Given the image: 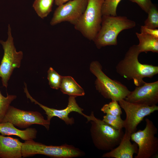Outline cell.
Segmentation results:
<instances>
[{
    "mask_svg": "<svg viewBox=\"0 0 158 158\" xmlns=\"http://www.w3.org/2000/svg\"><path fill=\"white\" fill-rule=\"evenodd\" d=\"M140 53L137 45H132L116 67L118 74L128 80H133L136 86L145 83L144 78H152L158 73L157 66L142 64L139 61L138 57Z\"/></svg>",
    "mask_w": 158,
    "mask_h": 158,
    "instance_id": "6da1fadb",
    "label": "cell"
},
{
    "mask_svg": "<svg viewBox=\"0 0 158 158\" xmlns=\"http://www.w3.org/2000/svg\"><path fill=\"white\" fill-rule=\"evenodd\" d=\"M84 117L90 122L91 136L93 143L98 149L110 151L120 143L123 135L122 130L116 129L102 120L96 117L92 111Z\"/></svg>",
    "mask_w": 158,
    "mask_h": 158,
    "instance_id": "7a4b0ae2",
    "label": "cell"
},
{
    "mask_svg": "<svg viewBox=\"0 0 158 158\" xmlns=\"http://www.w3.org/2000/svg\"><path fill=\"white\" fill-rule=\"evenodd\" d=\"M136 22L121 16H102L101 27L93 41L98 49L117 44V37L123 30L132 28Z\"/></svg>",
    "mask_w": 158,
    "mask_h": 158,
    "instance_id": "3957f363",
    "label": "cell"
},
{
    "mask_svg": "<svg viewBox=\"0 0 158 158\" xmlns=\"http://www.w3.org/2000/svg\"><path fill=\"white\" fill-rule=\"evenodd\" d=\"M90 69L96 77L95 82L96 90L105 98L117 101L125 99L130 91L121 82L111 79L102 71L99 61H95L90 63Z\"/></svg>",
    "mask_w": 158,
    "mask_h": 158,
    "instance_id": "277c9868",
    "label": "cell"
},
{
    "mask_svg": "<svg viewBox=\"0 0 158 158\" xmlns=\"http://www.w3.org/2000/svg\"><path fill=\"white\" fill-rule=\"evenodd\" d=\"M22 154L23 157L42 154L53 158H71L81 157L85 154L72 145L64 144L59 146L47 145L31 140L23 143Z\"/></svg>",
    "mask_w": 158,
    "mask_h": 158,
    "instance_id": "5b68a950",
    "label": "cell"
},
{
    "mask_svg": "<svg viewBox=\"0 0 158 158\" xmlns=\"http://www.w3.org/2000/svg\"><path fill=\"white\" fill-rule=\"evenodd\" d=\"M104 0H87L85 10L74 25L76 30L90 40H94L101 28Z\"/></svg>",
    "mask_w": 158,
    "mask_h": 158,
    "instance_id": "8992f818",
    "label": "cell"
},
{
    "mask_svg": "<svg viewBox=\"0 0 158 158\" xmlns=\"http://www.w3.org/2000/svg\"><path fill=\"white\" fill-rule=\"evenodd\" d=\"M146 126L130 135V140L138 145V150L135 158H150L155 157L158 151V139L155 136L157 129L153 122L148 118L145 120Z\"/></svg>",
    "mask_w": 158,
    "mask_h": 158,
    "instance_id": "52a82bcc",
    "label": "cell"
},
{
    "mask_svg": "<svg viewBox=\"0 0 158 158\" xmlns=\"http://www.w3.org/2000/svg\"><path fill=\"white\" fill-rule=\"evenodd\" d=\"M8 38L6 41L0 40L4 51V55L0 65V77L3 86L6 88L14 69L19 68L23 59V53L17 51L15 47L11 26L8 24Z\"/></svg>",
    "mask_w": 158,
    "mask_h": 158,
    "instance_id": "ba28073f",
    "label": "cell"
},
{
    "mask_svg": "<svg viewBox=\"0 0 158 158\" xmlns=\"http://www.w3.org/2000/svg\"><path fill=\"white\" fill-rule=\"evenodd\" d=\"M118 102L126 114L124 128L125 131L130 135L136 132L138 126L145 116L158 110L157 105L149 106L137 104L130 102L125 99H121Z\"/></svg>",
    "mask_w": 158,
    "mask_h": 158,
    "instance_id": "9c48e42d",
    "label": "cell"
},
{
    "mask_svg": "<svg viewBox=\"0 0 158 158\" xmlns=\"http://www.w3.org/2000/svg\"><path fill=\"white\" fill-rule=\"evenodd\" d=\"M9 122L21 128H26L33 124L42 125L49 130L50 121L45 119L37 111H25L10 106L2 122Z\"/></svg>",
    "mask_w": 158,
    "mask_h": 158,
    "instance_id": "30bf717a",
    "label": "cell"
},
{
    "mask_svg": "<svg viewBox=\"0 0 158 158\" xmlns=\"http://www.w3.org/2000/svg\"><path fill=\"white\" fill-rule=\"evenodd\" d=\"M87 3V0H71L58 6L50 22V25L68 22L74 25L85 10Z\"/></svg>",
    "mask_w": 158,
    "mask_h": 158,
    "instance_id": "8fae6325",
    "label": "cell"
},
{
    "mask_svg": "<svg viewBox=\"0 0 158 158\" xmlns=\"http://www.w3.org/2000/svg\"><path fill=\"white\" fill-rule=\"evenodd\" d=\"M27 88L26 87H25L24 91L27 98L32 102L38 104L44 110L47 115V119L50 121L53 117L56 116L63 120L67 125H72L74 123V119L73 118L69 117L70 113L75 111L84 116L85 115L83 112V109L77 103L75 99L76 97L69 96L67 107L63 109H57L48 107L39 102L30 95Z\"/></svg>",
    "mask_w": 158,
    "mask_h": 158,
    "instance_id": "7c38bea8",
    "label": "cell"
},
{
    "mask_svg": "<svg viewBox=\"0 0 158 158\" xmlns=\"http://www.w3.org/2000/svg\"><path fill=\"white\" fill-rule=\"evenodd\" d=\"M125 99L130 103L149 106L157 105L158 102V81L145 82L142 85L136 86Z\"/></svg>",
    "mask_w": 158,
    "mask_h": 158,
    "instance_id": "4fadbf2b",
    "label": "cell"
},
{
    "mask_svg": "<svg viewBox=\"0 0 158 158\" xmlns=\"http://www.w3.org/2000/svg\"><path fill=\"white\" fill-rule=\"evenodd\" d=\"M130 134L125 131L117 147L109 152L103 154L102 157L114 158H133L134 154H137V145L130 141Z\"/></svg>",
    "mask_w": 158,
    "mask_h": 158,
    "instance_id": "5bb4252c",
    "label": "cell"
},
{
    "mask_svg": "<svg viewBox=\"0 0 158 158\" xmlns=\"http://www.w3.org/2000/svg\"><path fill=\"white\" fill-rule=\"evenodd\" d=\"M23 144L18 139L0 135V158H22Z\"/></svg>",
    "mask_w": 158,
    "mask_h": 158,
    "instance_id": "9a60e30c",
    "label": "cell"
},
{
    "mask_svg": "<svg viewBox=\"0 0 158 158\" xmlns=\"http://www.w3.org/2000/svg\"><path fill=\"white\" fill-rule=\"evenodd\" d=\"M0 133L4 136H16L25 141H27L36 138L37 131L35 128H32L20 130L16 128L10 122H1L0 123Z\"/></svg>",
    "mask_w": 158,
    "mask_h": 158,
    "instance_id": "2e32d148",
    "label": "cell"
},
{
    "mask_svg": "<svg viewBox=\"0 0 158 158\" xmlns=\"http://www.w3.org/2000/svg\"><path fill=\"white\" fill-rule=\"evenodd\" d=\"M62 92L69 96H83L85 92L83 89L71 76H62L60 86Z\"/></svg>",
    "mask_w": 158,
    "mask_h": 158,
    "instance_id": "e0dca14e",
    "label": "cell"
},
{
    "mask_svg": "<svg viewBox=\"0 0 158 158\" xmlns=\"http://www.w3.org/2000/svg\"><path fill=\"white\" fill-rule=\"evenodd\" d=\"M135 34L139 40L137 46L140 53L150 51L158 53V39L147 34L138 32Z\"/></svg>",
    "mask_w": 158,
    "mask_h": 158,
    "instance_id": "ac0fdd59",
    "label": "cell"
},
{
    "mask_svg": "<svg viewBox=\"0 0 158 158\" xmlns=\"http://www.w3.org/2000/svg\"><path fill=\"white\" fill-rule=\"evenodd\" d=\"M54 0H35L32 7L38 16L43 19L52 11Z\"/></svg>",
    "mask_w": 158,
    "mask_h": 158,
    "instance_id": "d6986e66",
    "label": "cell"
},
{
    "mask_svg": "<svg viewBox=\"0 0 158 158\" xmlns=\"http://www.w3.org/2000/svg\"><path fill=\"white\" fill-rule=\"evenodd\" d=\"M147 13L148 17L144 22V26L152 29L158 28V10L157 6L152 4Z\"/></svg>",
    "mask_w": 158,
    "mask_h": 158,
    "instance_id": "ffe728a7",
    "label": "cell"
},
{
    "mask_svg": "<svg viewBox=\"0 0 158 158\" xmlns=\"http://www.w3.org/2000/svg\"><path fill=\"white\" fill-rule=\"evenodd\" d=\"M121 0H104L102 9V16H117V7Z\"/></svg>",
    "mask_w": 158,
    "mask_h": 158,
    "instance_id": "44dd1931",
    "label": "cell"
},
{
    "mask_svg": "<svg viewBox=\"0 0 158 158\" xmlns=\"http://www.w3.org/2000/svg\"><path fill=\"white\" fill-rule=\"evenodd\" d=\"M15 95H8L5 97L0 91V123L2 122L12 102L16 98Z\"/></svg>",
    "mask_w": 158,
    "mask_h": 158,
    "instance_id": "7402d4cb",
    "label": "cell"
},
{
    "mask_svg": "<svg viewBox=\"0 0 158 158\" xmlns=\"http://www.w3.org/2000/svg\"><path fill=\"white\" fill-rule=\"evenodd\" d=\"M104 113L114 116H121L122 114L121 107L118 102L111 100L109 103L104 104L101 109Z\"/></svg>",
    "mask_w": 158,
    "mask_h": 158,
    "instance_id": "603a6c76",
    "label": "cell"
},
{
    "mask_svg": "<svg viewBox=\"0 0 158 158\" xmlns=\"http://www.w3.org/2000/svg\"><path fill=\"white\" fill-rule=\"evenodd\" d=\"M102 120L116 129L122 130L124 128V121L121 119V116L106 114L103 116Z\"/></svg>",
    "mask_w": 158,
    "mask_h": 158,
    "instance_id": "cb8c5ba5",
    "label": "cell"
},
{
    "mask_svg": "<svg viewBox=\"0 0 158 158\" xmlns=\"http://www.w3.org/2000/svg\"><path fill=\"white\" fill-rule=\"evenodd\" d=\"M47 73V79L50 87L53 89H58L60 88L62 76L51 67L49 69Z\"/></svg>",
    "mask_w": 158,
    "mask_h": 158,
    "instance_id": "d4e9b609",
    "label": "cell"
},
{
    "mask_svg": "<svg viewBox=\"0 0 158 158\" xmlns=\"http://www.w3.org/2000/svg\"><path fill=\"white\" fill-rule=\"evenodd\" d=\"M137 3L140 8L147 13L149 9L153 4L151 0H129Z\"/></svg>",
    "mask_w": 158,
    "mask_h": 158,
    "instance_id": "484cf974",
    "label": "cell"
},
{
    "mask_svg": "<svg viewBox=\"0 0 158 158\" xmlns=\"http://www.w3.org/2000/svg\"><path fill=\"white\" fill-rule=\"evenodd\" d=\"M140 33L150 35L158 39V30L157 28L150 29L142 25L140 27Z\"/></svg>",
    "mask_w": 158,
    "mask_h": 158,
    "instance_id": "4316f807",
    "label": "cell"
},
{
    "mask_svg": "<svg viewBox=\"0 0 158 158\" xmlns=\"http://www.w3.org/2000/svg\"><path fill=\"white\" fill-rule=\"evenodd\" d=\"M70 0H54V1L55 4L58 6Z\"/></svg>",
    "mask_w": 158,
    "mask_h": 158,
    "instance_id": "83f0119b",
    "label": "cell"
}]
</instances>
